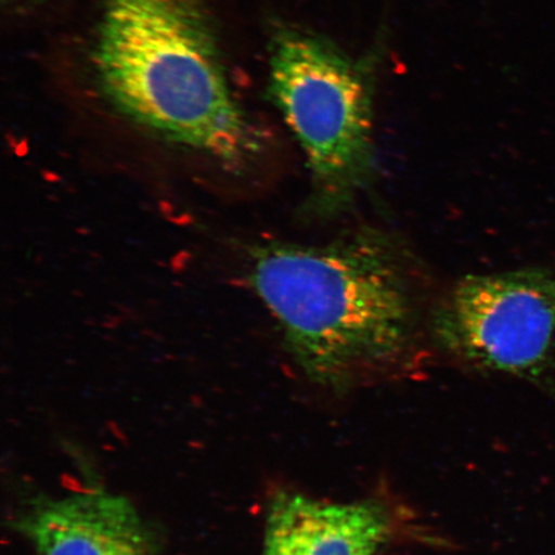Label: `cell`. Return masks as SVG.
I'll return each mask as SVG.
<instances>
[{
    "label": "cell",
    "instance_id": "1",
    "mask_svg": "<svg viewBox=\"0 0 555 555\" xmlns=\"http://www.w3.org/2000/svg\"><path fill=\"white\" fill-rule=\"evenodd\" d=\"M248 280L298 370L319 386L349 387L412 349L411 283L380 233L358 232L324 246L262 243L251 249Z\"/></svg>",
    "mask_w": 555,
    "mask_h": 555
},
{
    "label": "cell",
    "instance_id": "2",
    "mask_svg": "<svg viewBox=\"0 0 555 555\" xmlns=\"http://www.w3.org/2000/svg\"><path fill=\"white\" fill-rule=\"evenodd\" d=\"M95 65L115 107L165 141L233 165L258 152L198 0H107Z\"/></svg>",
    "mask_w": 555,
    "mask_h": 555
},
{
    "label": "cell",
    "instance_id": "3",
    "mask_svg": "<svg viewBox=\"0 0 555 555\" xmlns=\"http://www.w3.org/2000/svg\"><path fill=\"white\" fill-rule=\"evenodd\" d=\"M380 43L347 53L327 35L284 25L269 47V94L310 171L308 210L332 218L349 210L377 176L374 100Z\"/></svg>",
    "mask_w": 555,
    "mask_h": 555
},
{
    "label": "cell",
    "instance_id": "4",
    "mask_svg": "<svg viewBox=\"0 0 555 555\" xmlns=\"http://www.w3.org/2000/svg\"><path fill=\"white\" fill-rule=\"evenodd\" d=\"M433 333L464 362L538 379L552 362L555 274L522 269L463 278L436 308Z\"/></svg>",
    "mask_w": 555,
    "mask_h": 555
},
{
    "label": "cell",
    "instance_id": "5",
    "mask_svg": "<svg viewBox=\"0 0 555 555\" xmlns=\"http://www.w3.org/2000/svg\"><path fill=\"white\" fill-rule=\"evenodd\" d=\"M18 526L37 555H155L135 506L102 489L40 499Z\"/></svg>",
    "mask_w": 555,
    "mask_h": 555
},
{
    "label": "cell",
    "instance_id": "6",
    "mask_svg": "<svg viewBox=\"0 0 555 555\" xmlns=\"http://www.w3.org/2000/svg\"><path fill=\"white\" fill-rule=\"evenodd\" d=\"M391 533L377 503L281 494L270 505L262 555H374Z\"/></svg>",
    "mask_w": 555,
    "mask_h": 555
},
{
    "label": "cell",
    "instance_id": "7",
    "mask_svg": "<svg viewBox=\"0 0 555 555\" xmlns=\"http://www.w3.org/2000/svg\"><path fill=\"white\" fill-rule=\"evenodd\" d=\"M9 2H15V0H9Z\"/></svg>",
    "mask_w": 555,
    "mask_h": 555
}]
</instances>
